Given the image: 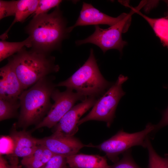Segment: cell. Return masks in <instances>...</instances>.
<instances>
[{
  "instance_id": "obj_1",
  "label": "cell",
  "mask_w": 168,
  "mask_h": 168,
  "mask_svg": "<svg viewBox=\"0 0 168 168\" xmlns=\"http://www.w3.org/2000/svg\"><path fill=\"white\" fill-rule=\"evenodd\" d=\"M59 6L50 13L34 16L26 26L31 40V49L50 54L60 49L62 41L68 37L67 21Z\"/></svg>"
},
{
  "instance_id": "obj_2",
  "label": "cell",
  "mask_w": 168,
  "mask_h": 168,
  "mask_svg": "<svg viewBox=\"0 0 168 168\" xmlns=\"http://www.w3.org/2000/svg\"><path fill=\"white\" fill-rule=\"evenodd\" d=\"M54 76H46L29 89L24 90L19 97L20 113L16 127L26 128L40 123L50 110L51 96L55 88Z\"/></svg>"
},
{
  "instance_id": "obj_3",
  "label": "cell",
  "mask_w": 168,
  "mask_h": 168,
  "mask_svg": "<svg viewBox=\"0 0 168 168\" xmlns=\"http://www.w3.org/2000/svg\"><path fill=\"white\" fill-rule=\"evenodd\" d=\"M24 90L42 78L58 72L59 66L50 54L25 47L9 57Z\"/></svg>"
},
{
  "instance_id": "obj_4",
  "label": "cell",
  "mask_w": 168,
  "mask_h": 168,
  "mask_svg": "<svg viewBox=\"0 0 168 168\" xmlns=\"http://www.w3.org/2000/svg\"><path fill=\"white\" fill-rule=\"evenodd\" d=\"M101 74L91 48L89 57L83 65L66 80L56 84L75 90L87 97H97L103 95L113 85Z\"/></svg>"
},
{
  "instance_id": "obj_5",
  "label": "cell",
  "mask_w": 168,
  "mask_h": 168,
  "mask_svg": "<svg viewBox=\"0 0 168 168\" xmlns=\"http://www.w3.org/2000/svg\"><path fill=\"white\" fill-rule=\"evenodd\" d=\"M128 79L127 77L120 75L116 82L97 100L91 111L80 119L78 126L87 121L95 120L105 122L107 126L110 127L115 117L118 103L125 94L122 84Z\"/></svg>"
},
{
  "instance_id": "obj_6",
  "label": "cell",
  "mask_w": 168,
  "mask_h": 168,
  "mask_svg": "<svg viewBox=\"0 0 168 168\" xmlns=\"http://www.w3.org/2000/svg\"><path fill=\"white\" fill-rule=\"evenodd\" d=\"M154 130V125L148 123L142 130L133 133L119 131L116 134L100 144L93 146L105 152L108 158L114 163L119 160L118 156L136 146L147 147V140Z\"/></svg>"
},
{
  "instance_id": "obj_7",
  "label": "cell",
  "mask_w": 168,
  "mask_h": 168,
  "mask_svg": "<svg viewBox=\"0 0 168 168\" xmlns=\"http://www.w3.org/2000/svg\"><path fill=\"white\" fill-rule=\"evenodd\" d=\"M132 11L126 18L116 25L103 29L98 25L95 26L93 34L87 38L77 40V45L88 43L97 46L104 53L111 49H116L121 53L127 42L123 40L122 34L128 30L131 22V16L135 13L134 8L131 7Z\"/></svg>"
},
{
  "instance_id": "obj_8",
  "label": "cell",
  "mask_w": 168,
  "mask_h": 168,
  "mask_svg": "<svg viewBox=\"0 0 168 168\" xmlns=\"http://www.w3.org/2000/svg\"><path fill=\"white\" fill-rule=\"evenodd\" d=\"M87 97L80 93L74 92L70 88H67L63 92L55 88L51 96V98L54 101V104L46 116L36 125L34 129L44 127L51 128L55 126L77 101H83Z\"/></svg>"
},
{
  "instance_id": "obj_9",
  "label": "cell",
  "mask_w": 168,
  "mask_h": 168,
  "mask_svg": "<svg viewBox=\"0 0 168 168\" xmlns=\"http://www.w3.org/2000/svg\"><path fill=\"white\" fill-rule=\"evenodd\" d=\"M39 144L47 147L54 154L66 157L77 154L82 148L93 147L92 144L85 145L74 136H67L54 133L50 136L37 139Z\"/></svg>"
},
{
  "instance_id": "obj_10",
  "label": "cell",
  "mask_w": 168,
  "mask_h": 168,
  "mask_svg": "<svg viewBox=\"0 0 168 168\" xmlns=\"http://www.w3.org/2000/svg\"><path fill=\"white\" fill-rule=\"evenodd\" d=\"M98 100L88 97L85 100L74 106L54 126L53 133L67 136H74L78 130V123L80 117L93 107Z\"/></svg>"
},
{
  "instance_id": "obj_11",
  "label": "cell",
  "mask_w": 168,
  "mask_h": 168,
  "mask_svg": "<svg viewBox=\"0 0 168 168\" xmlns=\"http://www.w3.org/2000/svg\"><path fill=\"white\" fill-rule=\"evenodd\" d=\"M129 13H123L116 17L109 16L98 10L91 4L83 2L78 18L73 26L68 27L70 33L77 26L90 25H107L113 26L126 18Z\"/></svg>"
},
{
  "instance_id": "obj_12",
  "label": "cell",
  "mask_w": 168,
  "mask_h": 168,
  "mask_svg": "<svg viewBox=\"0 0 168 168\" xmlns=\"http://www.w3.org/2000/svg\"><path fill=\"white\" fill-rule=\"evenodd\" d=\"M0 98L19 100L24 90L10 62L0 68Z\"/></svg>"
},
{
  "instance_id": "obj_13",
  "label": "cell",
  "mask_w": 168,
  "mask_h": 168,
  "mask_svg": "<svg viewBox=\"0 0 168 168\" xmlns=\"http://www.w3.org/2000/svg\"><path fill=\"white\" fill-rule=\"evenodd\" d=\"M16 127V123L14 124L9 136L14 144L13 153L10 155L22 158L27 157L34 152L39 144L37 138L25 130H17Z\"/></svg>"
},
{
  "instance_id": "obj_14",
  "label": "cell",
  "mask_w": 168,
  "mask_h": 168,
  "mask_svg": "<svg viewBox=\"0 0 168 168\" xmlns=\"http://www.w3.org/2000/svg\"><path fill=\"white\" fill-rule=\"evenodd\" d=\"M66 160L70 168H107L109 166L105 157L97 155L77 154L67 157Z\"/></svg>"
},
{
  "instance_id": "obj_15",
  "label": "cell",
  "mask_w": 168,
  "mask_h": 168,
  "mask_svg": "<svg viewBox=\"0 0 168 168\" xmlns=\"http://www.w3.org/2000/svg\"><path fill=\"white\" fill-rule=\"evenodd\" d=\"M39 0H17L15 18L7 30L0 36L2 40L7 38L8 33L16 22H23L30 15L34 13L37 8Z\"/></svg>"
},
{
  "instance_id": "obj_16",
  "label": "cell",
  "mask_w": 168,
  "mask_h": 168,
  "mask_svg": "<svg viewBox=\"0 0 168 168\" xmlns=\"http://www.w3.org/2000/svg\"><path fill=\"white\" fill-rule=\"evenodd\" d=\"M54 154L47 147L39 144L32 155L22 158L21 163L25 168H41Z\"/></svg>"
},
{
  "instance_id": "obj_17",
  "label": "cell",
  "mask_w": 168,
  "mask_h": 168,
  "mask_svg": "<svg viewBox=\"0 0 168 168\" xmlns=\"http://www.w3.org/2000/svg\"><path fill=\"white\" fill-rule=\"evenodd\" d=\"M141 8L138 6L135 8V13L148 22L163 45L168 48V16L158 18H150L141 13L139 11Z\"/></svg>"
},
{
  "instance_id": "obj_18",
  "label": "cell",
  "mask_w": 168,
  "mask_h": 168,
  "mask_svg": "<svg viewBox=\"0 0 168 168\" xmlns=\"http://www.w3.org/2000/svg\"><path fill=\"white\" fill-rule=\"evenodd\" d=\"M31 40L29 36L20 42H9L1 40L0 41V61L17 53L25 47L31 48Z\"/></svg>"
},
{
  "instance_id": "obj_19",
  "label": "cell",
  "mask_w": 168,
  "mask_h": 168,
  "mask_svg": "<svg viewBox=\"0 0 168 168\" xmlns=\"http://www.w3.org/2000/svg\"><path fill=\"white\" fill-rule=\"evenodd\" d=\"M20 106L19 99L12 100L0 98V121L17 117L18 110Z\"/></svg>"
},
{
  "instance_id": "obj_20",
  "label": "cell",
  "mask_w": 168,
  "mask_h": 168,
  "mask_svg": "<svg viewBox=\"0 0 168 168\" xmlns=\"http://www.w3.org/2000/svg\"><path fill=\"white\" fill-rule=\"evenodd\" d=\"M149 155L148 168H168V154L162 157L154 149L148 138L147 140V147Z\"/></svg>"
},
{
  "instance_id": "obj_21",
  "label": "cell",
  "mask_w": 168,
  "mask_h": 168,
  "mask_svg": "<svg viewBox=\"0 0 168 168\" xmlns=\"http://www.w3.org/2000/svg\"><path fill=\"white\" fill-rule=\"evenodd\" d=\"M130 149L126 152L123 158L114 164L109 166L107 168H142L135 162L131 154Z\"/></svg>"
},
{
  "instance_id": "obj_22",
  "label": "cell",
  "mask_w": 168,
  "mask_h": 168,
  "mask_svg": "<svg viewBox=\"0 0 168 168\" xmlns=\"http://www.w3.org/2000/svg\"><path fill=\"white\" fill-rule=\"evenodd\" d=\"M17 1L0 0V19L10 16H15Z\"/></svg>"
},
{
  "instance_id": "obj_23",
  "label": "cell",
  "mask_w": 168,
  "mask_h": 168,
  "mask_svg": "<svg viewBox=\"0 0 168 168\" xmlns=\"http://www.w3.org/2000/svg\"><path fill=\"white\" fill-rule=\"evenodd\" d=\"M62 2L61 0H39V2L34 16L47 13L52 8L59 6Z\"/></svg>"
},
{
  "instance_id": "obj_24",
  "label": "cell",
  "mask_w": 168,
  "mask_h": 168,
  "mask_svg": "<svg viewBox=\"0 0 168 168\" xmlns=\"http://www.w3.org/2000/svg\"><path fill=\"white\" fill-rule=\"evenodd\" d=\"M67 164L66 156L55 154L41 168H66Z\"/></svg>"
},
{
  "instance_id": "obj_25",
  "label": "cell",
  "mask_w": 168,
  "mask_h": 168,
  "mask_svg": "<svg viewBox=\"0 0 168 168\" xmlns=\"http://www.w3.org/2000/svg\"><path fill=\"white\" fill-rule=\"evenodd\" d=\"M0 156L10 155L12 154L14 149L13 141L10 136H2L0 139Z\"/></svg>"
},
{
  "instance_id": "obj_26",
  "label": "cell",
  "mask_w": 168,
  "mask_h": 168,
  "mask_svg": "<svg viewBox=\"0 0 168 168\" xmlns=\"http://www.w3.org/2000/svg\"><path fill=\"white\" fill-rule=\"evenodd\" d=\"M162 118L157 124L154 125V130L153 132H156L162 128L168 125V107L162 112Z\"/></svg>"
},
{
  "instance_id": "obj_27",
  "label": "cell",
  "mask_w": 168,
  "mask_h": 168,
  "mask_svg": "<svg viewBox=\"0 0 168 168\" xmlns=\"http://www.w3.org/2000/svg\"><path fill=\"white\" fill-rule=\"evenodd\" d=\"M9 164H8V168H21L19 165L18 157L9 155Z\"/></svg>"
},
{
  "instance_id": "obj_28",
  "label": "cell",
  "mask_w": 168,
  "mask_h": 168,
  "mask_svg": "<svg viewBox=\"0 0 168 168\" xmlns=\"http://www.w3.org/2000/svg\"><path fill=\"white\" fill-rule=\"evenodd\" d=\"M0 168H8V164L2 156H0Z\"/></svg>"
},
{
  "instance_id": "obj_29",
  "label": "cell",
  "mask_w": 168,
  "mask_h": 168,
  "mask_svg": "<svg viewBox=\"0 0 168 168\" xmlns=\"http://www.w3.org/2000/svg\"><path fill=\"white\" fill-rule=\"evenodd\" d=\"M165 2H166V3L167 4V6L168 7V0H166L165 1ZM167 16H168V14Z\"/></svg>"
},
{
  "instance_id": "obj_30",
  "label": "cell",
  "mask_w": 168,
  "mask_h": 168,
  "mask_svg": "<svg viewBox=\"0 0 168 168\" xmlns=\"http://www.w3.org/2000/svg\"><path fill=\"white\" fill-rule=\"evenodd\" d=\"M66 168H70L69 167H67Z\"/></svg>"
}]
</instances>
